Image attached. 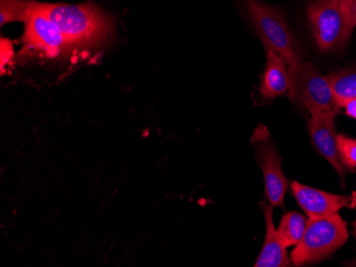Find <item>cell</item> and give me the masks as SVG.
I'll list each match as a JSON object with an SVG mask.
<instances>
[{"label":"cell","instance_id":"cell-1","mask_svg":"<svg viewBox=\"0 0 356 267\" xmlns=\"http://www.w3.org/2000/svg\"><path fill=\"white\" fill-rule=\"evenodd\" d=\"M35 6L55 21L72 47L99 43L108 37L111 29L109 19L91 3L65 5L35 1Z\"/></svg>","mask_w":356,"mask_h":267},{"label":"cell","instance_id":"cell-2","mask_svg":"<svg viewBox=\"0 0 356 267\" xmlns=\"http://www.w3.org/2000/svg\"><path fill=\"white\" fill-rule=\"evenodd\" d=\"M288 97L315 113H336L341 111L331 80L320 74L302 58L288 64Z\"/></svg>","mask_w":356,"mask_h":267},{"label":"cell","instance_id":"cell-3","mask_svg":"<svg viewBox=\"0 0 356 267\" xmlns=\"http://www.w3.org/2000/svg\"><path fill=\"white\" fill-rule=\"evenodd\" d=\"M348 238L347 225L339 215L309 218L303 238L291 252V261L296 266L319 262L341 248Z\"/></svg>","mask_w":356,"mask_h":267},{"label":"cell","instance_id":"cell-4","mask_svg":"<svg viewBox=\"0 0 356 267\" xmlns=\"http://www.w3.org/2000/svg\"><path fill=\"white\" fill-rule=\"evenodd\" d=\"M245 6L266 49L283 57L287 64L301 58L295 37L280 10L261 0H245Z\"/></svg>","mask_w":356,"mask_h":267},{"label":"cell","instance_id":"cell-5","mask_svg":"<svg viewBox=\"0 0 356 267\" xmlns=\"http://www.w3.org/2000/svg\"><path fill=\"white\" fill-rule=\"evenodd\" d=\"M307 14L316 44L322 51L341 49L350 39L354 28L341 0H312Z\"/></svg>","mask_w":356,"mask_h":267},{"label":"cell","instance_id":"cell-6","mask_svg":"<svg viewBox=\"0 0 356 267\" xmlns=\"http://www.w3.org/2000/svg\"><path fill=\"white\" fill-rule=\"evenodd\" d=\"M253 143L261 159L266 196L272 207H284L288 181L282 169L281 157L270 139L267 128L259 126L253 135Z\"/></svg>","mask_w":356,"mask_h":267},{"label":"cell","instance_id":"cell-7","mask_svg":"<svg viewBox=\"0 0 356 267\" xmlns=\"http://www.w3.org/2000/svg\"><path fill=\"white\" fill-rule=\"evenodd\" d=\"M23 42L30 49L47 58H57L72 47L55 21L32 3V10L25 21Z\"/></svg>","mask_w":356,"mask_h":267},{"label":"cell","instance_id":"cell-8","mask_svg":"<svg viewBox=\"0 0 356 267\" xmlns=\"http://www.w3.org/2000/svg\"><path fill=\"white\" fill-rule=\"evenodd\" d=\"M291 191L296 200L309 218H325L337 214L343 208L356 206V193L350 196L331 194L293 181Z\"/></svg>","mask_w":356,"mask_h":267},{"label":"cell","instance_id":"cell-9","mask_svg":"<svg viewBox=\"0 0 356 267\" xmlns=\"http://www.w3.org/2000/svg\"><path fill=\"white\" fill-rule=\"evenodd\" d=\"M336 113H315L309 121V133L314 146L320 155L327 159L341 178L345 177L346 166L341 162L336 133Z\"/></svg>","mask_w":356,"mask_h":267},{"label":"cell","instance_id":"cell-10","mask_svg":"<svg viewBox=\"0 0 356 267\" xmlns=\"http://www.w3.org/2000/svg\"><path fill=\"white\" fill-rule=\"evenodd\" d=\"M266 221V239L263 249L256 261L255 267H287L290 266L286 247L282 244L273 223V207L261 203Z\"/></svg>","mask_w":356,"mask_h":267},{"label":"cell","instance_id":"cell-11","mask_svg":"<svg viewBox=\"0 0 356 267\" xmlns=\"http://www.w3.org/2000/svg\"><path fill=\"white\" fill-rule=\"evenodd\" d=\"M288 87L287 62L271 49H267V63L259 87L261 95L267 99L275 98L285 94Z\"/></svg>","mask_w":356,"mask_h":267},{"label":"cell","instance_id":"cell-12","mask_svg":"<svg viewBox=\"0 0 356 267\" xmlns=\"http://www.w3.org/2000/svg\"><path fill=\"white\" fill-rule=\"evenodd\" d=\"M306 225L307 219L304 215L298 212L285 213L277 230L282 244L286 248L297 246L303 238Z\"/></svg>","mask_w":356,"mask_h":267},{"label":"cell","instance_id":"cell-13","mask_svg":"<svg viewBox=\"0 0 356 267\" xmlns=\"http://www.w3.org/2000/svg\"><path fill=\"white\" fill-rule=\"evenodd\" d=\"M336 98L339 103L346 99L356 98V71H343L330 76Z\"/></svg>","mask_w":356,"mask_h":267},{"label":"cell","instance_id":"cell-14","mask_svg":"<svg viewBox=\"0 0 356 267\" xmlns=\"http://www.w3.org/2000/svg\"><path fill=\"white\" fill-rule=\"evenodd\" d=\"M32 0H1L0 3V24L10 21H25L32 10Z\"/></svg>","mask_w":356,"mask_h":267},{"label":"cell","instance_id":"cell-15","mask_svg":"<svg viewBox=\"0 0 356 267\" xmlns=\"http://www.w3.org/2000/svg\"><path fill=\"white\" fill-rule=\"evenodd\" d=\"M338 148L346 169H356V139L346 135H338Z\"/></svg>","mask_w":356,"mask_h":267},{"label":"cell","instance_id":"cell-16","mask_svg":"<svg viewBox=\"0 0 356 267\" xmlns=\"http://www.w3.org/2000/svg\"><path fill=\"white\" fill-rule=\"evenodd\" d=\"M0 69L1 74H5L6 65L9 64L12 58H13V46L11 42L7 39H1L0 42Z\"/></svg>","mask_w":356,"mask_h":267},{"label":"cell","instance_id":"cell-17","mask_svg":"<svg viewBox=\"0 0 356 267\" xmlns=\"http://www.w3.org/2000/svg\"><path fill=\"white\" fill-rule=\"evenodd\" d=\"M341 5L352 27H356V0H341Z\"/></svg>","mask_w":356,"mask_h":267},{"label":"cell","instance_id":"cell-18","mask_svg":"<svg viewBox=\"0 0 356 267\" xmlns=\"http://www.w3.org/2000/svg\"><path fill=\"white\" fill-rule=\"evenodd\" d=\"M341 109H345L346 114L356 119V98L346 99L339 103Z\"/></svg>","mask_w":356,"mask_h":267},{"label":"cell","instance_id":"cell-19","mask_svg":"<svg viewBox=\"0 0 356 267\" xmlns=\"http://www.w3.org/2000/svg\"><path fill=\"white\" fill-rule=\"evenodd\" d=\"M353 226H354V235H355V238H356V221H355V222H354Z\"/></svg>","mask_w":356,"mask_h":267}]
</instances>
